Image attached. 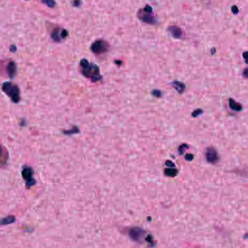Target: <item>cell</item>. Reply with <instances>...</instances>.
Here are the masks:
<instances>
[{"label":"cell","instance_id":"cell-1","mask_svg":"<svg viewBox=\"0 0 248 248\" xmlns=\"http://www.w3.org/2000/svg\"><path fill=\"white\" fill-rule=\"evenodd\" d=\"M80 73L86 78H90L92 81L100 80L102 76L100 74L99 67L86 59H82L79 64Z\"/></svg>","mask_w":248,"mask_h":248},{"label":"cell","instance_id":"cell-2","mask_svg":"<svg viewBox=\"0 0 248 248\" xmlns=\"http://www.w3.org/2000/svg\"><path fill=\"white\" fill-rule=\"evenodd\" d=\"M138 17L144 23L155 25L156 20L153 11L152 7L146 4L143 8L140 9L137 12Z\"/></svg>","mask_w":248,"mask_h":248},{"label":"cell","instance_id":"cell-3","mask_svg":"<svg viewBox=\"0 0 248 248\" xmlns=\"http://www.w3.org/2000/svg\"><path fill=\"white\" fill-rule=\"evenodd\" d=\"M2 89L13 102L17 103L19 101V90L16 85L11 82H5L2 85Z\"/></svg>","mask_w":248,"mask_h":248},{"label":"cell","instance_id":"cell-4","mask_svg":"<svg viewBox=\"0 0 248 248\" xmlns=\"http://www.w3.org/2000/svg\"><path fill=\"white\" fill-rule=\"evenodd\" d=\"M110 45L103 39H98L93 41L91 45L92 51L95 54H101L107 52L109 49Z\"/></svg>","mask_w":248,"mask_h":248},{"label":"cell","instance_id":"cell-5","mask_svg":"<svg viewBox=\"0 0 248 248\" xmlns=\"http://www.w3.org/2000/svg\"><path fill=\"white\" fill-rule=\"evenodd\" d=\"M33 174V171L31 167H26L22 170V175L23 179L26 181V185L28 188L35 183V181L32 178Z\"/></svg>","mask_w":248,"mask_h":248},{"label":"cell","instance_id":"cell-6","mask_svg":"<svg viewBox=\"0 0 248 248\" xmlns=\"http://www.w3.org/2000/svg\"><path fill=\"white\" fill-rule=\"evenodd\" d=\"M205 156L207 161L211 164H215L219 160V156L217 150L213 147L206 149Z\"/></svg>","mask_w":248,"mask_h":248},{"label":"cell","instance_id":"cell-7","mask_svg":"<svg viewBox=\"0 0 248 248\" xmlns=\"http://www.w3.org/2000/svg\"><path fill=\"white\" fill-rule=\"evenodd\" d=\"M51 35L54 40L60 42L68 35V31L62 28L56 27L52 31Z\"/></svg>","mask_w":248,"mask_h":248},{"label":"cell","instance_id":"cell-8","mask_svg":"<svg viewBox=\"0 0 248 248\" xmlns=\"http://www.w3.org/2000/svg\"><path fill=\"white\" fill-rule=\"evenodd\" d=\"M167 31L170 33L171 36L175 39H180L182 37V30L178 26L175 25L170 26L168 27Z\"/></svg>","mask_w":248,"mask_h":248},{"label":"cell","instance_id":"cell-9","mask_svg":"<svg viewBox=\"0 0 248 248\" xmlns=\"http://www.w3.org/2000/svg\"><path fill=\"white\" fill-rule=\"evenodd\" d=\"M131 237L136 241H140L143 237L145 232L140 228H134L131 232Z\"/></svg>","mask_w":248,"mask_h":248},{"label":"cell","instance_id":"cell-10","mask_svg":"<svg viewBox=\"0 0 248 248\" xmlns=\"http://www.w3.org/2000/svg\"><path fill=\"white\" fill-rule=\"evenodd\" d=\"M170 84L179 93H182L186 89V85L181 81L174 80Z\"/></svg>","mask_w":248,"mask_h":248},{"label":"cell","instance_id":"cell-11","mask_svg":"<svg viewBox=\"0 0 248 248\" xmlns=\"http://www.w3.org/2000/svg\"><path fill=\"white\" fill-rule=\"evenodd\" d=\"M229 106L231 109L234 111H240L242 109V106L238 102H236L233 99L230 98L229 99Z\"/></svg>","mask_w":248,"mask_h":248},{"label":"cell","instance_id":"cell-12","mask_svg":"<svg viewBox=\"0 0 248 248\" xmlns=\"http://www.w3.org/2000/svg\"><path fill=\"white\" fill-rule=\"evenodd\" d=\"M16 65L14 62H10L7 65L8 74L11 78L15 76L16 73Z\"/></svg>","mask_w":248,"mask_h":248},{"label":"cell","instance_id":"cell-13","mask_svg":"<svg viewBox=\"0 0 248 248\" xmlns=\"http://www.w3.org/2000/svg\"><path fill=\"white\" fill-rule=\"evenodd\" d=\"M16 220V218L14 216H8L6 217L3 218L0 220V224L7 225L14 222Z\"/></svg>","mask_w":248,"mask_h":248},{"label":"cell","instance_id":"cell-14","mask_svg":"<svg viewBox=\"0 0 248 248\" xmlns=\"http://www.w3.org/2000/svg\"><path fill=\"white\" fill-rule=\"evenodd\" d=\"M165 174L169 177H174L178 173V170L176 169L171 168H165L164 170Z\"/></svg>","mask_w":248,"mask_h":248},{"label":"cell","instance_id":"cell-15","mask_svg":"<svg viewBox=\"0 0 248 248\" xmlns=\"http://www.w3.org/2000/svg\"><path fill=\"white\" fill-rule=\"evenodd\" d=\"M188 148V146L187 144L183 143L181 144L178 148V151L180 155L183 154L185 151Z\"/></svg>","mask_w":248,"mask_h":248},{"label":"cell","instance_id":"cell-16","mask_svg":"<svg viewBox=\"0 0 248 248\" xmlns=\"http://www.w3.org/2000/svg\"><path fill=\"white\" fill-rule=\"evenodd\" d=\"M151 94L154 96L156 97H160L162 96V92L160 90L158 89H154L151 91Z\"/></svg>","mask_w":248,"mask_h":248},{"label":"cell","instance_id":"cell-17","mask_svg":"<svg viewBox=\"0 0 248 248\" xmlns=\"http://www.w3.org/2000/svg\"><path fill=\"white\" fill-rule=\"evenodd\" d=\"M202 113V109H201V108H197V109H195V110H194L192 112L191 115H192V116L193 117H196L197 116H198V115H200Z\"/></svg>","mask_w":248,"mask_h":248},{"label":"cell","instance_id":"cell-18","mask_svg":"<svg viewBox=\"0 0 248 248\" xmlns=\"http://www.w3.org/2000/svg\"><path fill=\"white\" fill-rule=\"evenodd\" d=\"M231 11L234 15H236L239 13V9L238 7L234 5L231 7Z\"/></svg>","mask_w":248,"mask_h":248},{"label":"cell","instance_id":"cell-19","mask_svg":"<svg viewBox=\"0 0 248 248\" xmlns=\"http://www.w3.org/2000/svg\"><path fill=\"white\" fill-rule=\"evenodd\" d=\"M165 164L167 166L170 167V168H173L175 167V164H174V163L173 162H172L171 161H170L169 160L166 161Z\"/></svg>","mask_w":248,"mask_h":248},{"label":"cell","instance_id":"cell-20","mask_svg":"<svg viewBox=\"0 0 248 248\" xmlns=\"http://www.w3.org/2000/svg\"><path fill=\"white\" fill-rule=\"evenodd\" d=\"M185 159L188 161H191L193 159V155L191 154H187L185 155Z\"/></svg>","mask_w":248,"mask_h":248},{"label":"cell","instance_id":"cell-21","mask_svg":"<svg viewBox=\"0 0 248 248\" xmlns=\"http://www.w3.org/2000/svg\"><path fill=\"white\" fill-rule=\"evenodd\" d=\"M242 75L243 77H244L246 78H248V68L246 67L245 68L242 72Z\"/></svg>","mask_w":248,"mask_h":248},{"label":"cell","instance_id":"cell-22","mask_svg":"<svg viewBox=\"0 0 248 248\" xmlns=\"http://www.w3.org/2000/svg\"><path fill=\"white\" fill-rule=\"evenodd\" d=\"M3 153H4V150L0 144V159H2L4 157H3L4 156Z\"/></svg>","mask_w":248,"mask_h":248},{"label":"cell","instance_id":"cell-23","mask_svg":"<svg viewBox=\"0 0 248 248\" xmlns=\"http://www.w3.org/2000/svg\"><path fill=\"white\" fill-rule=\"evenodd\" d=\"M248 52L247 51H245L243 53V54H242V56H243V57L244 58V59L245 60V62L246 63H247V58H248Z\"/></svg>","mask_w":248,"mask_h":248},{"label":"cell","instance_id":"cell-24","mask_svg":"<svg viewBox=\"0 0 248 248\" xmlns=\"http://www.w3.org/2000/svg\"><path fill=\"white\" fill-rule=\"evenodd\" d=\"M216 52V50L215 47H213L211 49V53L212 55H214Z\"/></svg>","mask_w":248,"mask_h":248}]
</instances>
